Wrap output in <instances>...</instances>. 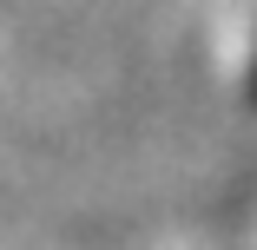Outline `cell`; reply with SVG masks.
Listing matches in <instances>:
<instances>
[{"label": "cell", "mask_w": 257, "mask_h": 250, "mask_svg": "<svg viewBox=\"0 0 257 250\" xmlns=\"http://www.w3.org/2000/svg\"><path fill=\"white\" fill-rule=\"evenodd\" d=\"M244 99L257 106V46H250V66H244Z\"/></svg>", "instance_id": "1"}]
</instances>
